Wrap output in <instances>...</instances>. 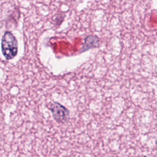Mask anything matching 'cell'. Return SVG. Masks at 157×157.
<instances>
[{
    "label": "cell",
    "mask_w": 157,
    "mask_h": 157,
    "mask_svg": "<svg viewBox=\"0 0 157 157\" xmlns=\"http://www.w3.org/2000/svg\"><path fill=\"white\" fill-rule=\"evenodd\" d=\"M1 50L3 56L7 59H13L18 52V42L13 34L6 31L1 39Z\"/></svg>",
    "instance_id": "cell-1"
},
{
    "label": "cell",
    "mask_w": 157,
    "mask_h": 157,
    "mask_svg": "<svg viewBox=\"0 0 157 157\" xmlns=\"http://www.w3.org/2000/svg\"><path fill=\"white\" fill-rule=\"evenodd\" d=\"M99 38L94 35L88 36L84 40L83 47L82 48V52L89 50L91 48L98 47L99 46Z\"/></svg>",
    "instance_id": "cell-3"
},
{
    "label": "cell",
    "mask_w": 157,
    "mask_h": 157,
    "mask_svg": "<svg viewBox=\"0 0 157 157\" xmlns=\"http://www.w3.org/2000/svg\"><path fill=\"white\" fill-rule=\"evenodd\" d=\"M47 106L56 121L60 123L68 121L69 119V111L65 106L58 102H49Z\"/></svg>",
    "instance_id": "cell-2"
}]
</instances>
